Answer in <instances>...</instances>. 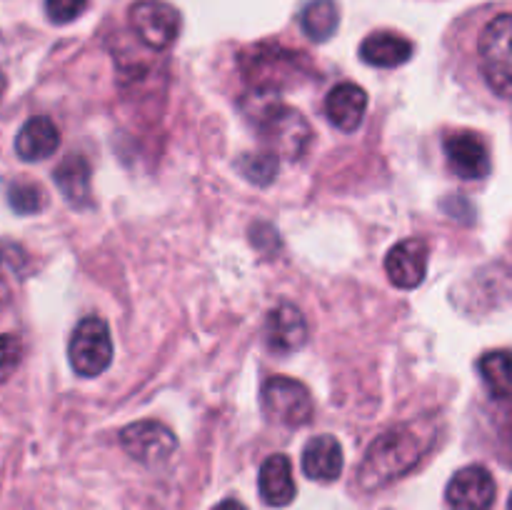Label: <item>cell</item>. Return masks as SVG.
<instances>
[{
  "label": "cell",
  "mask_w": 512,
  "mask_h": 510,
  "mask_svg": "<svg viewBox=\"0 0 512 510\" xmlns=\"http://www.w3.org/2000/svg\"><path fill=\"white\" fill-rule=\"evenodd\" d=\"M265 340L275 353H295L308 340V323L293 303L275 305L265 320Z\"/></svg>",
  "instance_id": "12"
},
{
  "label": "cell",
  "mask_w": 512,
  "mask_h": 510,
  "mask_svg": "<svg viewBox=\"0 0 512 510\" xmlns=\"http://www.w3.org/2000/svg\"><path fill=\"white\" fill-rule=\"evenodd\" d=\"M430 445V435L418 423H403L385 430L370 443L358 470V485L363 490H380L408 475Z\"/></svg>",
  "instance_id": "1"
},
{
  "label": "cell",
  "mask_w": 512,
  "mask_h": 510,
  "mask_svg": "<svg viewBox=\"0 0 512 510\" xmlns=\"http://www.w3.org/2000/svg\"><path fill=\"white\" fill-rule=\"evenodd\" d=\"M213 510H245V505H243V503H238V500L228 498V500H223V503L215 505Z\"/></svg>",
  "instance_id": "26"
},
{
  "label": "cell",
  "mask_w": 512,
  "mask_h": 510,
  "mask_svg": "<svg viewBox=\"0 0 512 510\" xmlns=\"http://www.w3.org/2000/svg\"><path fill=\"white\" fill-rule=\"evenodd\" d=\"M478 370L495 400L512 398V350H490L478 360Z\"/></svg>",
  "instance_id": "19"
},
{
  "label": "cell",
  "mask_w": 512,
  "mask_h": 510,
  "mask_svg": "<svg viewBox=\"0 0 512 510\" xmlns=\"http://www.w3.org/2000/svg\"><path fill=\"white\" fill-rule=\"evenodd\" d=\"M240 68H243L253 93L278 95V90L293 88V85L313 78V63L305 58V53L273 43L245 50L240 58Z\"/></svg>",
  "instance_id": "4"
},
{
  "label": "cell",
  "mask_w": 512,
  "mask_h": 510,
  "mask_svg": "<svg viewBox=\"0 0 512 510\" xmlns=\"http://www.w3.org/2000/svg\"><path fill=\"white\" fill-rule=\"evenodd\" d=\"M278 155L270 150H258V153H245L238 160V170L255 185H270L278 175Z\"/></svg>",
  "instance_id": "21"
},
{
  "label": "cell",
  "mask_w": 512,
  "mask_h": 510,
  "mask_svg": "<svg viewBox=\"0 0 512 510\" xmlns=\"http://www.w3.org/2000/svg\"><path fill=\"white\" fill-rule=\"evenodd\" d=\"M260 405L268 420L288 428H300L313 418V398L300 380L275 375L260 390Z\"/></svg>",
  "instance_id": "6"
},
{
  "label": "cell",
  "mask_w": 512,
  "mask_h": 510,
  "mask_svg": "<svg viewBox=\"0 0 512 510\" xmlns=\"http://www.w3.org/2000/svg\"><path fill=\"white\" fill-rule=\"evenodd\" d=\"M120 445L130 458L143 465H160L175 453L178 438L173 430L158 420H138L120 430Z\"/></svg>",
  "instance_id": "8"
},
{
  "label": "cell",
  "mask_w": 512,
  "mask_h": 510,
  "mask_svg": "<svg viewBox=\"0 0 512 510\" xmlns=\"http://www.w3.org/2000/svg\"><path fill=\"white\" fill-rule=\"evenodd\" d=\"M128 18L140 43L153 50L170 48L180 33V13L168 0H138Z\"/></svg>",
  "instance_id": "7"
},
{
  "label": "cell",
  "mask_w": 512,
  "mask_h": 510,
  "mask_svg": "<svg viewBox=\"0 0 512 510\" xmlns=\"http://www.w3.org/2000/svg\"><path fill=\"white\" fill-rule=\"evenodd\" d=\"M445 158L450 170L463 180H483L490 173V153L485 140L473 130H455L445 138Z\"/></svg>",
  "instance_id": "9"
},
{
  "label": "cell",
  "mask_w": 512,
  "mask_h": 510,
  "mask_svg": "<svg viewBox=\"0 0 512 510\" xmlns=\"http://www.w3.org/2000/svg\"><path fill=\"white\" fill-rule=\"evenodd\" d=\"M70 365L83 378H95L105 373L113 363V340H110L108 323L98 315H88L75 325L68 343Z\"/></svg>",
  "instance_id": "5"
},
{
  "label": "cell",
  "mask_w": 512,
  "mask_h": 510,
  "mask_svg": "<svg viewBox=\"0 0 512 510\" xmlns=\"http://www.w3.org/2000/svg\"><path fill=\"white\" fill-rule=\"evenodd\" d=\"M260 495L273 508H285L295 500V480H293V465L285 455L275 453L260 465Z\"/></svg>",
  "instance_id": "17"
},
{
  "label": "cell",
  "mask_w": 512,
  "mask_h": 510,
  "mask_svg": "<svg viewBox=\"0 0 512 510\" xmlns=\"http://www.w3.org/2000/svg\"><path fill=\"white\" fill-rule=\"evenodd\" d=\"M368 110V93L355 83H340L325 98L328 120L343 133H355L363 125Z\"/></svg>",
  "instance_id": "13"
},
{
  "label": "cell",
  "mask_w": 512,
  "mask_h": 510,
  "mask_svg": "<svg viewBox=\"0 0 512 510\" xmlns=\"http://www.w3.org/2000/svg\"><path fill=\"white\" fill-rule=\"evenodd\" d=\"M503 403V410H500V438H503L505 443V450L512 455V398H505L500 400Z\"/></svg>",
  "instance_id": "25"
},
{
  "label": "cell",
  "mask_w": 512,
  "mask_h": 510,
  "mask_svg": "<svg viewBox=\"0 0 512 510\" xmlns=\"http://www.w3.org/2000/svg\"><path fill=\"white\" fill-rule=\"evenodd\" d=\"M3 90H5V80H3V75H0V95H3Z\"/></svg>",
  "instance_id": "27"
},
{
  "label": "cell",
  "mask_w": 512,
  "mask_h": 510,
  "mask_svg": "<svg viewBox=\"0 0 512 510\" xmlns=\"http://www.w3.org/2000/svg\"><path fill=\"white\" fill-rule=\"evenodd\" d=\"M508 510H512V493H510V500H508Z\"/></svg>",
  "instance_id": "28"
},
{
  "label": "cell",
  "mask_w": 512,
  "mask_h": 510,
  "mask_svg": "<svg viewBox=\"0 0 512 510\" xmlns=\"http://www.w3.org/2000/svg\"><path fill=\"white\" fill-rule=\"evenodd\" d=\"M445 498L453 510H488L495 500L493 475L483 465H468L453 475Z\"/></svg>",
  "instance_id": "10"
},
{
  "label": "cell",
  "mask_w": 512,
  "mask_h": 510,
  "mask_svg": "<svg viewBox=\"0 0 512 510\" xmlns=\"http://www.w3.org/2000/svg\"><path fill=\"white\" fill-rule=\"evenodd\" d=\"M60 148V130L45 115H35L28 123L20 128L18 138H15V153L25 163H35V160H45Z\"/></svg>",
  "instance_id": "14"
},
{
  "label": "cell",
  "mask_w": 512,
  "mask_h": 510,
  "mask_svg": "<svg viewBox=\"0 0 512 510\" xmlns=\"http://www.w3.org/2000/svg\"><path fill=\"white\" fill-rule=\"evenodd\" d=\"M338 3L335 0H313L308 3V8L300 15V25H303L305 35L315 43H325L330 40V35L338 30Z\"/></svg>",
  "instance_id": "20"
},
{
  "label": "cell",
  "mask_w": 512,
  "mask_h": 510,
  "mask_svg": "<svg viewBox=\"0 0 512 510\" xmlns=\"http://www.w3.org/2000/svg\"><path fill=\"white\" fill-rule=\"evenodd\" d=\"M8 203L15 213L20 215H33L38 213L40 208L45 205L43 190L38 188L35 183H25V180H18L8 188Z\"/></svg>",
  "instance_id": "22"
},
{
  "label": "cell",
  "mask_w": 512,
  "mask_h": 510,
  "mask_svg": "<svg viewBox=\"0 0 512 510\" xmlns=\"http://www.w3.org/2000/svg\"><path fill=\"white\" fill-rule=\"evenodd\" d=\"M303 473L318 483L338 480L343 473V448L333 435H315L303 450Z\"/></svg>",
  "instance_id": "15"
},
{
  "label": "cell",
  "mask_w": 512,
  "mask_h": 510,
  "mask_svg": "<svg viewBox=\"0 0 512 510\" xmlns=\"http://www.w3.org/2000/svg\"><path fill=\"white\" fill-rule=\"evenodd\" d=\"M360 58L375 68H398L413 58V43L393 30H378L360 43Z\"/></svg>",
  "instance_id": "16"
},
{
  "label": "cell",
  "mask_w": 512,
  "mask_h": 510,
  "mask_svg": "<svg viewBox=\"0 0 512 510\" xmlns=\"http://www.w3.org/2000/svg\"><path fill=\"white\" fill-rule=\"evenodd\" d=\"M475 65L498 98L512 100V8H495L475 28Z\"/></svg>",
  "instance_id": "3"
},
{
  "label": "cell",
  "mask_w": 512,
  "mask_h": 510,
  "mask_svg": "<svg viewBox=\"0 0 512 510\" xmlns=\"http://www.w3.org/2000/svg\"><path fill=\"white\" fill-rule=\"evenodd\" d=\"M385 273L395 288H418L428 273V245H425V240L408 238L390 248V253L385 255Z\"/></svg>",
  "instance_id": "11"
},
{
  "label": "cell",
  "mask_w": 512,
  "mask_h": 510,
  "mask_svg": "<svg viewBox=\"0 0 512 510\" xmlns=\"http://www.w3.org/2000/svg\"><path fill=\"white\" fill-rule=\"evenodd\" d=\"M250 100H253V108L245 105V115L258 128L263 143L268 145L265 150L278 158H300L313 140L310 123L300 115V110L280 103L275 95L268 93H250Z\"/></svg>",
  "instance_id": "2"
},
{
  "label": "cell",
  "mask_w": 512,
  "mask_h": 510,
  "mask_svg": "<svg viewBox=\"0 0 512 510\" xmlns=\"http://www.w3.org/2000/svg\"><path fill=\"white\" fill-rule=\"evenodd\" d=\"M55 185L65 203L73 208H88L93 203L90 198V163L83 155H68L53 173Z\"/></svg>",
  "instance_id": "18"
},
{
  "label": "cell",
  "mask_w": 512,
  "mask_h": 510,
  "mask_svg": "<svg viewBox=\"0 0 512 510\" xmlns=\"http://www.w3.org/2000/svg\"><path fill=\"white\" fill-rule=\"evenodd\" d=\"M23 360V343L18 335H0V385L8 383Z\"/></svg>",
  "instance_id": "23"
},
{
  "label": "cell",
  "mask_w": 512,
  "mask_h": 510,
  "mask_svg": "<svg viewBox=\"0 0 512 510\" xmlns=\"http://www.w3.org/2000/svg\"><path fill=\"white\" fill-rule=\"evenodd\" d=\"M88 8V0H45V13L53 23L65 25Z\"/></svg>",
  "instance_id": "24"
}]
</instances>
